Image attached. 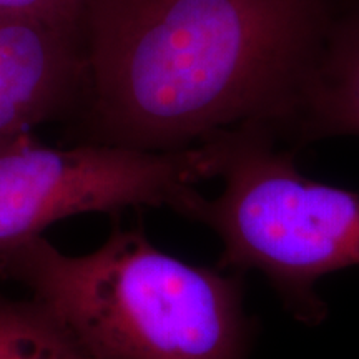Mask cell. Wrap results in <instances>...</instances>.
Segmentation results:
<instances>
[{
	"label": "cell",
	"mask_w": 359,
	"mask_h": 359,
	"mask_svg": "<svg viewBox=\"0 0 359 359\" xmlns=\"http://www.w3.org/2000/svg\"><path fill=\"white\" fill-rule=\"evenodd\" d=\"M338 0H87L83 143L178 151L288 130Z\"/></svg>",
	"instance_id": "1"
},
{
	"label": "cell",
	"mask_w": 359,
	"mask_h": 359,
	"mask_svg": "<svg viewBox=\"0 0 359 359\" xmlns=\"http://www.w3.org/2000/svg\"><path fill=\"white\" fill-rule=\"evenodd\" d=\"M17 283L92 359H251L258 321L243 273L191 264L115 226L97 250L67 255L43 235L0 250Z\"/></svg>",
	"instance_id": "2"
},
{
	"label": "cell",
	"mask_w": 359,
	"mask_h": 359,
	"mask_svg": "<svg viewBox=\"0 0 359 359\" xmlns=\"http://www.w3.org/2000/svg\"><path fill=\"white\" fill-rule=\"evenodd\" d=\"M223 190L196 195L183 217L217 233L218 268L263 273L296 321H325L316 283L359 266V193L304 177L271 130L246 125L206 138Z\"/></svg>",
	"instance_id": "3"
},
{
	"label": "cell",
	"mask_w": 359,
	"mask_h": 359,
	"mask_svg": "<svg viewBox=\"0 0 359 359\" xmlns=\"http://www.w3.org/2000/svg\"><path fill=\"white\" fill-rule=\"evenodd\" d=\"M210 142L178 151H140L80 143L57 148L30 132L0 142V250L15 246L60 219L120 213L137 206L185 213L195 185L217 177Z\"/></svg>",
	"instance_id": "4"
},
{
	"label": "cell",
	"mask_w": 359,
	"mask_h": 359,
	"mask_svg": "<svg viewBox=\"0 0 359 359\" xmlns=\"http://www.w3.org/2000/svg\"><path fill=\"white\" fill-rule=\"evenodd\" d=\"M85 72L77 30L0 19V142L82 100Z\"/></svg>",
	"instance_id": "5"
},
{
	"label": "cell",
	"mask_w": 359,
	"mask_h": 359,
	"mask_svg": "<svg viewBox=\"0 0 359 359\" xmlns=\"http://www.w3.org/2000/svg\"><path fill=\"white\" fill-rule=\"evenodd\" d=\"M288 132L303 143L359 135V0L338 2Z\"/></svg>",
	"instance_id": "6"
},
{
	"label": "cell",
	"mask_w": 359,
	"mask_h": 359,
	"mask_svg": "<svg viewBox=\"0 0 359 359\" xmlns=\"http://www.w3.org/2000/svg\"><path fill=\"white\" fill-rule=\"evenodd\" d=\"M0 359H92L34 298L0 294Z\"/></svg>",
	"instance_id": "7"
},
{
	"label": "cell",
	"mask_w": 359,
	"mask_h": 359,
	"mask_svg": "<svg viewBox=\"0 0 359 359\" xmlns=\"http://www.w3.org/2000/svg\"><path fill=\"white\" fill-rule=\"evenodd\" d=\"M87 0H0V19L25 20L80 32Z\"/></svg>",
	"instance_id": "8"
}]
</instances>
